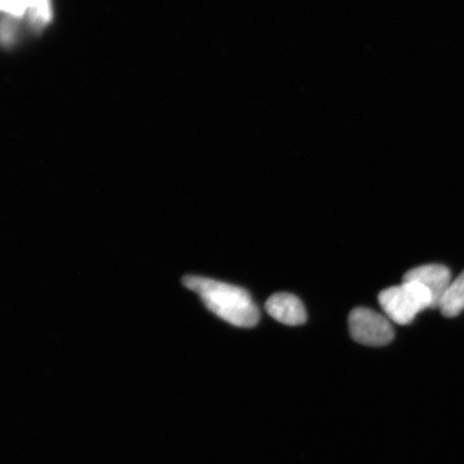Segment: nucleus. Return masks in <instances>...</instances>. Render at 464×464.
I'll return each instance as SVG.
<instances>
[{
  "instance_id": "obj_7",
  "label": "nucleus",
  "mask_w": 464,
  "mask_h": 464,
  "mask_svg": "<svg viewBox=\"0 0 464 464\" xmlns=\"http://www.w3.org/2000/svg\"><path fill=\"white\" fill-rule=\"evenodd\" d=\"M440 310L445 317H455L464 311V271L450 283Z\"/></svg>"
},
{
  "instance_id": "obj_3",
  "label": "nucleus",
  "mask_w": 464,
  "mask_h": 464,
  "mask_svg": "<svg viewBox=\"0 0 464 464\" xmlns=\"http://www.w3.org/2000/svg\"><path fill=\"white\" fill-rule=\"evenodd\" d=\"M352 338L368 346L390 344L394 338L392 324L385 316L367 307H357L348 316Z\"/></svg>"
},
{
  "instance_id": "obj_4",
  "label": "nucleus",
  "mask_w": 464,
  "mask_h": 464,
  "mask_svg": "<svg viewBox=\"0 0 464 464\" xmlns=\"http://www.w3.org/2000/svg\"><path fill=\"white\" fill-rule=\"evenodd\" d=\"M403 281L419 282L432 295V309H437L451 283V274L448 266L442 265H425L406 272Z\"/></svg>"
},
{
  "instance_id": "obj_1",
  "label": "nucleus",
  "mask_w": 464,
  "mask_h": 464,
  "mask_svg": "<svg viewBox=\"0 0 464 464\" xmlns=\"http://www.w3.org/2000/svg\"><path fill=\"white\" fill-rule=\"evenodd\" d=\"M185 287L199 295L214 314L236 327L252 328L259 322V310L246 289L201 276L183 278Z\"/></svg>"
},
{
  "instance_id": "obj_6",
  "label": "nucleus",
  "mask_w": 464,
  "mask_h": 464,
  "mask_svg": "<svg viewBox=\"0 0 464 464\" xmlns=\"http://www.w3.org/2000/svg\"><path fill=\"white\" fill-rule=\"evenodd\" d=\"M4 13L20 17L28 13L34 24L44 25L51 19L50 0H2Z\"/></svg>"
},
{
  "instance_id": "obj_2",
  "label": "nucleus",
  "mask_w": 464,
  "mask_h": 464,
  "mask_svg": "<svg viewBox=\"0 0 464 464\" xmlns=\"http://www.w3.org/2000/svg\"><path fill=\"white\" fill-rule=\"evenodd\" d=\"M379 303L386 315L399 324H408L414 321L419 313L432 309V295L419 282L403 281L401 285L382 290Z\"/></svg>"
},
{
  "instance_id": "obj_5",
  "label": "nucleus",
  "mask_w": 464,
  "mask_h": 464,
  "mask_svg": "<svg viewBox=\"0 0 464 464\" xmlns=\"http://www.w3.org/2000/svg\"><path fill=\"white\" fill-rule=\"evenodd\" d=\"M266 310L271 317L288 326H299L306 321L305 307L301 300L288 293H278L266 300Z\"/></svg>"
}]
</instances>
